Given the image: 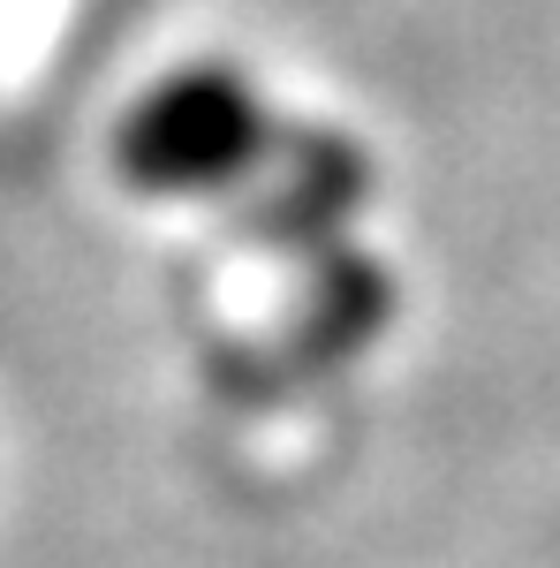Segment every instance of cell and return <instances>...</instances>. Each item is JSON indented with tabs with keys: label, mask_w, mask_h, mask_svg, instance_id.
<instances>
[{
	"label": "cell",
	"mask_w": 560,
	"mask_h": 568,
	"mask_svg": "<svg viewBox=\"0 0 560 568\" xmlns=\"http://www.w3.org/2000/svg\"><path fill=\"white\" fill-rule=\"evenodd\" d=\"M273 144V114L251 91V77L197 61L174 69L136 99L114 130V168L144 197H213L227 182H243L258 168V152Z\"/></svg>",
	"instance_id": "6da1fadb"
}]
</instances>
